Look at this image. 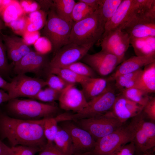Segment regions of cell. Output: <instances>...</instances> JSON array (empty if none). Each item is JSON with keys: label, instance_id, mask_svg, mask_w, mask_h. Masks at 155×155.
I'll return each mask as SVG.
<instances>
[{"label": "cell", "instance_id": "obj_1", "mask_svg": "<svg viewBox=\"0 0 155 155\" xmlns=\"http://www.w3.org/2000/svg\"><path fill=\"white\" fill-rule=\"evenodd\" d=\"M44 118L34 120L16 119L0 112V134L12 146L17 145L42 149L47 144L43 125Z\"/></svg>", "mask_w": 155, "mask_h": 155}, {"label": "cell", "instance_id": "obj_2", "mask_svg": "<svg viewBox=\"0 0 155 155\" xmlns=\"http://www.w3.org/2000/svg\"><path fill=\"white\" fill-rule=\"evenodd\" d=\"M105 24L99 9L96 10L86 18L73 23L69 43L92 47L101 39L104 31Z\"/></svg>", "mask_w": 155, "mask_h": 155}, {"label": "cell", "instance_id": "obj_3", "mask_svg": "<svg viewBox=\"0 0 155 155\" xmlns=\"http://www.w3.org/2000/svg\"><path fill=\"white\" fill-rule=\"evenodd\" d=\"M8 113L11 117L22 119L38 120L57 115L59 108L51 104L33 99H11L6 105Z\"/></svg>", "mask_w": 155, "mask_h": 155}, {"label": "cell", "instance_id": "obj_4", "mask_svg": "<svg viewBox=\"0 0 155 155\" xmlns=\"http://www.w3.org/2000/svg\"><path fill=\"white\" fill-rule=\"evenodd\" d=\"M135 134L133 121L96 141L91 151L79 155H111L121 146L132 141Z\"/></svg>", "mask_w": 155, "mask_h": 155}, {"label": "cell", "instance_id": "obj_5", "mask_svg": "<svg viewBox=\"0 0 155 155\" xmlns=\"http://www.w3.org/2000/svg\"><path fill=\"white\" fill-rule=\"evenodd\" d=\"M73 23L60 18L56 13L53 6L47 12L46 22L41 34L50 42L52 50L55 54L61 47L69 43Z\"/></svg>", "mask_w": 155, "mask_h": 155}, {"label": "cell", "instance_id": "obj_6", "mask_svg": "<svg viewBox=\"0 0 155 155\" xmlns=\"http://www.w3.org/2000/svg\"><path fill=\"white\" fill-rule=\"evenodd\" d=\"M117 96L114 89L109 85L100 95L88 101L82 111L75 114L64 113L63 120L75 121L104 114L111 110Z\"/></svg>", "mask_w": 155, "mask_h": 155}, {"label": "cell", "instance_id": "obj_7", "mask_svg": "<svg viewBox=\"0 0 155 155\" xmlns=\"http://www.w3.org/2000/svg\"><path fill=\"white\" fill-rule=\"evenodd\" d=\"M78 126L89 133L96 141L124 124L111 111L94 117L75 121Z\"/></svg>", "mask_w": 155, "mask_h": 155}, {"label": "cell", "instance_id": "obj_8", "mask_svg": "<svg viewBox=\"0 0 155 155\" xmlns=\"http://www.w3.org/2000/svg\"><path fill=\"white\" fill-rule=\"evenodd\" d=\"M142 112L132 118L135 130L132 141L135 152L145 153H153L155 147V124L154 122L147 121Z\"/></svg>", "mask_w": 155, "mask_h": 155}, {"label": "cell", "instance_id": "obj_9", "mask_svg": "<svg viewBox=\"0 0 155 155\" xmlns=\"http://www.w3.org/2000/svg\"><path fill=\"white\" fill-rule=\"evenodd\" d=\"M46 86L45 81L42 79L19 74L9 82L6 91L10 100L20 97L32 99Z\"/></svg>", "mask_w": 155, "mask_h": 155}, {"label": "cell", "instance_id": "obj_10", "mask_svg": "<svg viewBox=\"0 0 155 155\" xmlns=\"http://www.w3.org/2000/svg\"><path fill=\"white\" fill-rule=\"evenodd\" d=\"M61 127L69 134L73 145V155H79L91 151L96 143L91 135L71 121L61 122Z\"/></svg>", "mask_w": 155, "mask_h": 155}, {"label": "cell", "instance_id": "obj_11", "mask_svg": "<svg viewBox=\"0 0 155 155\" xmlns=\"http://www.w3.org/2000/svg\"><path fill=\"white\" fill-rule=\"evenodd\" d=\"M91 48L69 43L62 46L55 53L47 67L48 69L66 67L82 60Z\"/></svg>", "mask_w": 155, "mask_h": 155}, {"label": "cell", "instance_id": "obj_12", "mask_svg": "<svg viewBox=\"0 0 155 155\" xmlns=\"http://www.w3.org/2000/svg\"><path fill=\"white\" fill-rule=\"evenodd\" d=\"M82 60L84 63L102 76L110 74L120 63L115 56L102 50L94 54L87 53Z\"/></svg>", "mask_w": 155, "mask_h": 155}, {"label": "cell", "instance_id": "obj_13", "mask_svg": "<svg viewBox=\"0 0 155 155\" xmlns=\"http://www.w3.org/2000/svg\"><path fill=\"white\" fill-rule=\"evenodd\" d=\"M58 101L61 108L75 113L82 110L88 103L82 91L72 84H69L62 90Z\"/></svg>", "mask_w": 155, "mask_h": 155}, {"label": "cell", "instance_id": "obj_14", "mask_svg": "<svg viewBox=\"0 0 155 155\" xmlns=\"http://www.w3.org/2000/svg\"><path fill=\"white\" fill-rule=\"evenodd\" d=\"M49 63L46 54L32 51L23 57L14 64L13 71L17 74L27 73L38 74Z\"/></svg>", "mask_w": 155, "mask_h": 155}, {"label": "cell", "instance_id": "obj_15", "mask_svg": "<svg viewBox=\"0 0 155 155\" xmlns=\"http://www.w3.org/2000/svg\"><path fill=\"white\" fill-rule=\"evenodd\" d=\"M144 107L121 94L117 96L111 111L115 117L124 123L128 119L141 113Z\"/></svg>", "mask_w": 155, "mask_h": 155}, {"label": "cell", "instance_id": "obj_16", "mask_svg": "<svg viewBox=\"0 0 155 155\" xmlns=\"http://www.w3.org/2000/svg\"><path fill=\"white\" fill-rule=\"evenodd\" d=\"M7 57L14 63L24 55L33 51L23 38L14 35L1 34Z\"/></svg>", "mask_w": 155, "mask_h": 155}, {"label": "cell", "instance_id": "obj_17", "mask_svg": "<svg viewBox=\"0 0 155 155\" xmlns=\"http://www.w3.org/2000/svg\"><path fill=\"white\" fill-rule=\"evenodd\" d=\"M136 4V0H123L113 16L106 23L102 36L127 22L132 17Z\"/></svg>", "mask_w": 155, "mask_h": 155}, {"label": "cell", "instance_id": "obj_18", "mask_svg": "<svg viewBox=\"0 0 155 155\" xmlns=\"http://www.w3.org/2000/svg\"><path fill=\"white\" fill-rule=\"evenodd\" d=\"M155 61V54L144 56H134L123 61L108 79L114 81L117 77L136 71L143 67Z\"/></svg>", "mask_w": 155, "mask_h": 155}, {"label": "cell", "instance_id": "obj_19", "mask_svg": "<svg viewBox=\"0 0 155 155\" xmlns=\"http://www.w3.org/2000/svg\"><path fill=\"white\" fill-rule=\"evenodd\" d=\"M108 80L100 78H88L81 85L83 92L88 101L98 96L107 88Z\"/></svg>", "mask_w": 155, "mask_h": 155}, {"label": "cell", "instance_id": "obj_20", "mask_svg": "<svg viewBox=\"0 0 155 155\" xmlns=\"http://www.w3.org/2000/svg\"><path fill=\"white\" fill-rule=\"evenodd\" d=\"M149 94L155 92V61L145 66L134 86Z\"/></svg>", "mask_w": 155, "mask_h": 155}, {"label": "cell", "instance_id": "obj_21", "mask_svg": "<svg viewBox=\"0 0 155 155\" xmlns=\"http://www.w3.org/2000/svg\"><path fill=\"white\" fill-rule=\"evenodd\" d=\"M130 38V43L132 45L136 56L155 54V37Z\"/></svg>", "mask_w": 155, "mask_h": 155}, {"label": "cell", "instance_id": "obj_22", "mask_svg": "<svg viewBox=\"0 0 155 155\" xmlns=\"http://www.w3.org/2000/svg\"><path fill=\"white\" fill-rule=\"evenodd\" d=\"M130 37H155V23L139 22L130 25L122 30Z\"/></svg>", "mask_w": 155, "mask_h": 155}, {"label": "cell", "instance_id": "obj_23", "mask_svg": "<svg viewBox=\"0 0 155 155\" xmlns=\"http://www.w3.org/2000/svg\"><path fill=\"white\" fill-rule=\"evenodd\" d=\"M126 34L121 27H118L102 36L100 43L101 50L109 53Z\"/></svg>", "mask_w": 155, "mask_h": 155}, {"label": "cell", "instance_id": "obj_24", "mask_svg": "<svg viewBox=\"0 0 155 155\" xmlns=\"http://www.w3.org/2000/svg\"><path fill=\"white\" fill-rule=\"evenodd\" d=\"M53 7L57 15L65 21L73 23L71 14L76 3L74 0H54Z\"/></svg>", "mask_w": 155, "mask_h": 155}, {"label": "cell", "instance_id": "obj_25", "mask_svg": "<svg viewBox=\"0 0 155 155\" xmlns=\"http://www.w3.org/2000/svg\"><path fill=\"white\" fill-rule=\"evenodd\" d=\"M54 143L63 153L73 155V145L71 137L68 132L61 127L58 126Z\"/></svg>", "mask_w": 155, "mask_h": 155}, {"label": "cell", "instance_id": "obj_26", "mask_svg": "<svg viewBox=\"0 0 155 155\" xmlns=\"http://www.w3.org/2000/svg\"><path fill=\"white\" fill-rule=\"evenodd\" d=\"M141 69L130 73L119 75L114 80L117 89L121 91L133 87L142 74Z\"/></svg>", "mask_w": 155, "mask_h": 155}, {"label": "cell", "instance_id": "obj_27", "mask_svg": "<svg viewBox=\"0 0 155 155\" xmlns=\"http://www.w3.org/2000/svg\"><path fill=\"white\" fill-rule=\"evenodd\" d=\"M49 73L58 75L69 84L79 83L81 85L89 78L80 76L66 68H55L48 69Z\"/></svg>", "mask_w": 155, "mask_h": 155}, {"label": "cell", "instance_id": "obj_28", "mask_svg": "<svg viewBox=\"0 0 155 155\" xmlns=\"http://www.w3.org/2000/svg\"><path fill=\"white\" fill-rule=\"evenodd\" d=\"M28 17L29 23L27 31H38L42 29L46 24L47 13L40 9L29 13Z\"/></svg>", "mask_w": 155, "mask_h": 155}, {"label": "cell", "instance_id": "obj_29", "mask_svg": "<svg viewBox=\"0 0 155 155\" xmlns=\"http://www.w3.org/2000/svg\"><path fill=\"white\" fill-rule=\"evenodd\" d=\"M121 94L131 100L144 106L152 97L149 93L135 88L126 89L121 92Z\"/></svg>", "mask_w": 155, "mask_h": 155}, {"label": "cell", "instance_id": "obj_30", "mask_svg": "<svg viewBox=\"0 0 155 155\" xmlns=\"http://www.w3.org/2000/svg\"><path fill=\"white\" fill-rule=\"evenodd\" d=\"M122 1L101 0L99 9L105 24L113 16Z\"/></svg>", "mask_w": 155, "mask_h": 155}, {"label": "cell", "instance_id": "obj_31", "mask_svg": "<svg viewBox=\"0 0 155 155\" xmlns=\"http://www.w3.org/2000/svg\"><path fill=\"white\" fill-rule=\"evenodd\" d=\"M17 1H13L10 4L5 7L3 10L0 17L6 25L11 21L16 19L23 14V11L19 10L20 6Z\"/></svg>", "mask_w": 155, "mask_h": 155}, {"label": "cell", "instance_id": "obj_32", "mask_svg": "<svg viewBox=\"0 0 155 155\" xmlns=\"http://www.w3.org/2000/svg\"><path fill=\"white\" fill-rule=\"evenodd\" d=\"M95 11L79 0L76 2L73 7L71 14L72 20L73 22H78L89 16Z\"/></svg>", "mask_w": 155, "mask_h": 155}, {"label": "cell", "instance_id": "obj_33", "mask_svg": "<svg viewBox=\"0 0 155 155\" xmlns=\"http://www.w3.org/2000/svg\"><path fill=\"white\" fill-rule=\"evenodd\" d=\"M58 123L55 117L44 118L43 131L47 143L54 142L58 130Z\"/></svg>", "mask_w": 155, "mask_h": 155}, {"label": "cell", "instance_id": "obj_34", "mask_svg": "<svg viewBox=\"0 0 155 155\" xmlns=\"http://www.w3.org/2000/svg\"><path fill=\"white\" fill-rule=\"evenodd\" d=\"M62 91H59L48 87L41 89L32 99L44 102H52L58 100Z\"/></svg>", "mask_w": 155, "mask_h": 155}, {"label": "cell", "instance_id": "obj_35", "mask_svg": "<svg viewBox=\"0 0 155 155\" xmlns=\"http://www.w3.org/2000/svg\"><path fill=\"white\" fill-rule=\"evenodd\" d=\"M65 68L69 69L82 77L85 78L96 77V72L90 66L84 63L78 61Z\"/></svg>", "mask_w": 155, "mask_h": 155}, {"label": "cell", "instance_id": "obj_36", "mask_svg": "<svg viewBox=\"0 0 155 155\" xmlns=\"http://www.w3.org/2000/svg\"><path fill=\"white\" fill-rule=\"evenodd\" d=\"M28 23V17L24 14L7 24L6 26L9 27L15 34L22 36L27 30Z\"/></svg>", "mask_w": 155, "mask_h": 155}, {"label": "cell", "instance_id": "obj_37", "mask_svg": "<svg viewBox=\"0 0 155 155\" xmlns=\"http://www.w3.org/2000/svg\"><path fill=\"white\" fill-rule=\"evenodd\" d=\"M130 40V37L126 33L123 38L109 53L117 57L120 63L123 60L125 53L129 47Z\"/></svg>", "mask_w": 155, "mask_h": 155}, {"label": "cell", "instance_id": "obj_38", "mask_svg": "<svg viewBox=\"0 0 155 155\" xmlns=\"http://www.w3.org/2000/svg\"><path fill=\"white\" fill-rule=\"evenodd\" d=\"M1 33L0 34V75L3 78L9 73L10 66L8 62L6 49Z\"/></svg>", "mask_w": 155, "mask_h": 155}, {"label": "cell", "instance_id": "obj_39", "mask_svg": "<svg viewBox=\"0 0 155 155\" xmlns=\"http://www.w3.org/2000/svg\"><path fill=\"white\" fill-rule=\"evenodd\" d=\"M46 86L54 89L62 91L70 84L58 75L48 73L46 80H45Z\"/></svg>", "mask_w": 155, "mask_h": 155}, {"label": "cell", "instance_id": "obj_40", "mask_svg": "<svg viewBox=\"0 0 155 155\" xmlns=\"http://www.w3.org/2000/svg\"><path fill=\"white\" fill-rule=\"evenodd\" d=\"M12 155H35L42 149L38 147L23 145L12 146Z\"/></svg>", "mask_w": 155, "mask_h": 155}, {"label": "cell", "instance_id": "obj_41", "mask_svg": "<svg viewBox=\"0 0 155 155\" xmlns=\"http://www.w3.org/2000/svg\"><path fill=\"white\" fill-rule=\"evenodd\" d=\"M33 45L36 51L41 54H46L52 50L50 42L47 39L43 36L40 37Z\"/></svg>", "mask_w": 155, "mask_h": 155}, {"label": "cell", "instance_id": "obj_42", "mask_svg": "<svg viewBox=\"0 0 155 155\" xmlns=\"http://www.w3.org/2000/svg\"><path fill=\"white\" fill-rule=\"evenodd\" d=\"M146 117L151 121H155V97H152L146 105L144 106L143 111Z\"/></svg>", "mask_w": 155, "mask_h": 155}, {"label": "cell", "instance_id": "obj_43", "mask_svg": "<svg viewBox=\"0 0 155 155\" xmlns=\"http://www.w3.org/2000/svg\"><path fill=\"white\" fill-rule=\"evenodd\" d=\"M135 152L134 144L131 141L121 146L111 155H134Z\"/></svg>", "mask_w": 155, "mask_h": 155}, {"label": "cell", "instance_id": "obj_44", "mask_svg": "<svg viewBox=\"0 0 155 155\" xmlns=\"http://www.w3.org/2000/svg\"><path fill=\"white\" fill-rule=\"evenodd\" d=\"M38 155H69L61 152L54 142L47 143Z\"/></svg>", "mask_w": 155, "mask_h": 155}, {"label": "cell", "instance_id": "obj_45", "mask_svg": "<svg viewBox=\"0 0 155 155\" xmlns=\"http://www.w3.org/2000/svg\"><path fill=\"white\" fill-rule=\"evenodd\" d=\"M19 4L24 12L26 13H30L40 9H41L39 5L36 1H21Z\"/></svg>", "mask_w": 155, "mask_h": 155}, {"label": "cell", "instance_id": "obj_46", "mask_svg": "<svg viewBox=\"0 0 155 155\" xmlns=\"http://www.w3.org/2000/svg\"><path fill=\"white\" fill-rule=\"evenodd\" d=\"M23 38L28 45L33 44L40 37L38 31L29 32L26 31L23 36Z\"/></svg>", "mask_w": 155, "mask_h": 155}, {"label": "cell", "instance_id": "obj_47", "mask_svg": "<svg viewBox=\"0 0 155 155\" xmlns=\"http://www.w3.org/2000/svg\"><path fill=\"white\" fill-rule=\"evenodd\" d=\"M36 1L38 2L40 8L47 13L53 6V0H38Z\"/></svg>", "mask_w": 155, "mask_h": 155}, {"label": "cell", "instance_id": "obj_48", "mask_svg": "<svg viewBox=\"0 0 155 155\" xmlns=\"http://www.w3.org/2000/svg\"><path fill=\"white\" fill-rule=\"evenodd\" d=\"M11 147L6 145L0 140V155H12Z\"/></svg>", "mask_w": 155, "mask_h": 155}, {"label": "cell", "instance_id": "obj_49", "mask_svg": "<svg viewBox=\"0 0 155 155\" xmlns=\"http://www.w3.org/2000/svg\"><path fill=\"white\" fill-rule=\"evenodd\" d=\"M95 10L99 9L101 0H80Z\"/></svg>", "mask_w": 155, "mask_h": 155}, {"label": "cell", "instance_id": "obj_50", "mask_svg": "<svg viewBox=\"0 0 155 155\" xmlns=\"http://www.w3.org/2000/svg\"><path fill=\"white\" fill-rule=\"evenodd\" d=\"M10 100L8 93L4 90L0 89V104Z\"/></svg>", "mask_w": 155, "mask_h": 155}, {"label": "cell", "instance_id": "obj_51", "mask_svg": "<svg viewBox=\"0 0 155 155\" xmlns=\"http://www.w3.org/2000/svg\"><path fill=\"white\" fill-rule=\"evenodd\" d=\"M8 83L0 75V89L6 91Z\"/></svg>", "mask_w": 155, "mask_h": 155}, {"label": "cell", "instance_id": "obj_52", "mask_svg": "<svg viewBox=\"0 0 155 155\" xmlns=\"http://www.w3.org/2000/svg\"><path fill=\"white\" fill-rule=\"evenodd\" d=\"M5 23L0 17V34L2 33V30L5 29Z\"/></svg>", "mask_w": 155, "mask_h": 155}, {"label": "cell", "instance_id": "obj_53", "mask_svg": "<svg viewBox=\"0 0 155 155\" xmlns=\"http://www.w3.org/2000/svg\"><path fill=\"white\" fill-rule=\"evenodd\" d=\"M141 155H155L153 153H147L142 154Z\"/></svg>", "mask_w": 155, "mask_h": 155}, {"label": "cell", "instance_id": "obj_54", "mask_svg": "<svg viewBox=\"0 0 155 155\" xmlns=\"http://www.w3.org/2000/svg\"><path fill=\"white\" fill-rule=\"evenodd\" d=\"M1 2H2V0H0V8L1 6Z\"/></svg>", "mask_w": 155, "mask_h": 155}]
</instances>
